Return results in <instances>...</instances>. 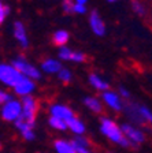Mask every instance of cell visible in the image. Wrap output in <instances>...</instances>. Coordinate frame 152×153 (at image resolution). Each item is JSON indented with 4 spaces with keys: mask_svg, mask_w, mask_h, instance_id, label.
Wrapping results in <instances>:
<instances>
[{
    "mask_svg": "<svg viewBox=\"0 0 152 153\" xmlns=\"http://www.w3.org/2000/svg\"><path fill=\"white\" fill-rule=\"evenodd\" d=\"M73 6H74V4L71 3L70 0H64V3H63L64 11H67V13H71V11H73Z\"/></svg>",
    "mask_w": 152,
    "mask_h": 153,
    "instance_id": "obj_29",
    "label": "cell"
},
{
    "mask_svg": "<svg viewBox=\"0 0 152 153\" xmlns=\"http://www.w3.org/2000/svg\"><path fill=\"white\" fill-rule=\"evenodd\" d=\"M7 13H8V7H3V8H0V23L4 21Z\"/></svg>",
    "mask_w": 152,
    "mask_h": 153,
    "instance_id": "obj_30",
    "label": "cell"
},
{
    "mask_svg": "<svg viewBox=\"0 0 152 153\" xmlns=\"http://www.w3.org/2000/svg\"><path fill=\"white\" fill-rule=\"evenodd\" d=\"M21 105H22V112H21V116L18 119H22L23 122L34 126V116H36V109H37L36 101L32 97L25 96L22 99V104Z\"/></svg>",
    "mask_w": 152,
    "mask_h": 153,
    "instance_id": "obj_2",
    "label": "cell"
},
{
    "mask_svg": "<svg viewBox=\"0 0 152 153\" xmlns=\"http://www.w3.org/2000/svg\"><path fill=\"white\" fill-rule=\"evenodd\" d=\"M22 112V105L16 100H10V101L4 102L3 109H1V116L6 120H16L21 116Z\"/></svg>",
    "mask_w": 152,
    "mask_h": 153,
    "instance_id": "obj_5",
    "label": "cell"
},
{
    "mask_svg": "<svg viewBox=\"0 0 152 153\" xmlns=\"http://www.w3.org/2000/svg\"><path fill=\"white\" fill-rule=\"evenodd\" d=\"M0 8H3V4H1V3H0Z\"/></svg>",
    "mask_w": 152,
    "mask_h": 153,
    "instance_id": "obj_34",
    "label": "cell"
},
{
    "mask_svg": "<svg viewBox=\"0 0 152 153\" xmlns=\"http://www.w3.org/2000/svg\"><path fill=\"white\" fill-rule=\"evenodd\" d=\"M70 56H71V51H70L69 48L63 47L62 49L59 51V57L60 59H64V60H69Z\"/></svg>",
    "mask_w": 152,
    "mask_h": 153,
    "instance_id": "obj_22",
    "label": "cell"
},
{
    "mask_svg": "<svg viewBox=\"0 0 152 153\" xmlns=\"http://www.w3.org/2000/svg\"><path fill=\"white\" fill-rule=\"evenodd\" d=\"M15 126L16 128H19L21 131H26V130H32L34 126H32V124H29L26 123V122H23L22 119H16L15 120Z\"/></svg>",
    "mask_w": 152,
    "mask_h": 153,
    "instance_id": "obj_21",
    "label": "cell"
},
{
    "mask_svg": "<svg viewBox=\"0 0 152 153\" xmlns=\"http://www.w3.org/2000/svg\"><path fill=\"white\" fill-rule=\"evenodd\" d=\"M133 10L136 11L137 14H140V15H143V14L145 13V11H144V7L141 6L140 3H137V1H134V3H133Z\"/></svg>",
    "mask_w": 152,
    "mask_h": 153,
    "instance_id": "obj_26",
    "label": "cell"
},
{
    "mask_svg": "<svg viewBox=\"0 0 152 153\" xmlns=\"http://www.w3.org/2000/svg\"><path fill=\"white\" fill-rule=\"evenodd\" d=\"M49 126L51 127H54V128H56V130H66L67 128V126H66V122L64 120H62V119H58V118H52L49 119Z\"/></svg>",
    "mask_w": 152,
    "mask_h": 153,
    "instance_id": "obj_18",
    "label": "cell"
},
{
    "mask_svg": "<svg viewBox=\"0 0 152 153\" xmlns=\"http://www.w3.org/2000/svg\"><path fill=\"white\" fill-rule=\"evenodd\" d=\"M67 40H69V33L64 30H59L54 34V42L58 45H63L64 42H67Z\"/></svg>",
    "mask_w": 152,
    "mask_h": 153,
    "instance_id": "obj_17",
    "label": "cell"
},
{
    "mask_svg": "<svg viewBox=\"0 0 152 153\" xmlns=\"http://www.w3.org/2000/svg\"><path fill=\"white\" fill-rule=\"evenodd\" d=\"M0 146H1V145H0Z\"/></svg>",
    "mask_w": 152,
    "mask_h": 153,
    "instance_id": "obj_36",
    "label": "cell"
},
{
    "mask_svg": "<svg viewBox=\"0 0 152 153\" xmlns=\"http://www.w3.org/2000/svg\"><path fill=\"white\" fill-rule=\"evenodd\" d=\"M89 22H91V27L92 30L95 32V34L97 36H103L106 33V26H104V22L101 21L100 15H99L96 11H93L91 14V18H89Z\"/></svg>",
    "mask_w": 152,
    "mask_h": 153,
    "instance_id": "obj_8",
    "label": "cell"
},
{
    "mask_svg": "<svg viewBox=\"0 0 152 153\" xmlns=\"http://www.w3.org/2000/svg\"><path fill=\"white\" fill-rule=\"evenodd\" d=\"M121 94L125 96V97H129V92L126 89H124V88H121Z\"/></svg>",
    "mask_w": 152,
    "mask_h": 153,
    "instance_id": "obj_31",
    "label": "cell"
},
{
    "mask_svg": "<svg viewBox=\"0 0 152 153\" xmlns=\"http://www.w3.org/2000/svg\"><path fill=\"white\" fill-rule=\"evenodd\" d=\"M14 68H15L16 71H18L19 74H22L23 76H26V78H34V79H38L40 78V71L37 70V68H34V67L32 66V64H29L28 62L25 60V59H22V57H18V59H15L14 60Z\"/></svg>",
    "mask_w": 152,
    "mask_h": 153,
    "instance_id": "obj_4",
    "label": "cell"
},
{
    "mask_svg": "<svg viewBox=\"0 0 152 153\" xmlns=\"http://www.w3.org/2000/svg\"><path fill=\"white\" fill-rule=\"evenodd\" d=\"M89 82L92 83V86H95L96 89H101V90H104L108 88L107 82H104V81L101 79V78H99L96 74H92V75L89 76Z\"/></svg>",
    "mask_w": 152,
    "mask_h": 153,
    "instance_id": "obj_15",
    "label": "cell"
},
{
    "mask_svg": "<svg viewBox=\"0 0 152 153\" xmlns=\"http://www.w3.org/2000/svg\"><path fill=\"white\" fill-rule=\"evenodd\" d=\"M84 102H85V105L88 107V108H91L93 112H100L101 111V104L99 100L93 99V97H86L85 100H84Z\"/></svg>",
    "mask_w": 152,
    "mask_h": 153,
    "instance_id": "obj_16",
    "label": "cell"
},
{
    "mask_svg": "<svg viewBox=\"0 0 152 153\" xmlns=\"http://www.w3.org/2000/svg\"><path fill=\"white\" fill-rule=\"evenodd\" d=\"M100 130L108 140H111L115 143H121V141L125 138L124 134H122V131H121V128L118 127V124L115 123V122L107 119V118H104L103 120H101Z\"/></svg>",
    "mask_w": 152,
    "mask_h": 153,
    "instance_id": "obj_1",
    "label": "cell"
},
{
    "mask_svg": "<svg viewBox=\"0 0 152 153\" xmlns=\"http://www.w3.org/2000/svg\"><path fill=\"white\" fill-rule=\"evenodd\" d=\"M22 135L26 141H33L34 140V133L33 130H26V131H22Z\"/></svg>",
    "mask_w": 152,
    "mask_h": 153,
    "instance_id": "obj_25",
    "label": "cell"
},
{
    "mask_svg": "<svg viewBox=\"0 0 152 153\" xmlns=\"http://www.w3.org/2000/svg\"><path fill=\"white\" fill-rule=\"evenodd\" d=\"M43 70L47 71V73H59L62 70V67H60V63L54 59H48L43 63Z\"/></svg>",
    "mask_w": 152,
    "mask_h": 153,
    "instance_id": "obj_14",
    "label": "cell"
},
{
    "mask_svg": "<svg viewBox=\"0 0 152 153\" xmlns=\"http://www.w3.org/2000/svg\"><path fill=\"white\" fill-rule=\"evenodd\" d=\"M108 1H115V0H108Z\"/></svg>",
    "mask_w": 152,
    "mask_h": 153,
    "instance_id": "obj_35",
    "label": "cell"
},
{
    "mask_svg": "<svg viewBox=\"0 0 152 153\" xmlns=\"http://www.w3.org/2000/svg\"><path fill=\"white\" fill-rule=\"evenodd\" d=\"M73 11L79 13V14H85L86 13V8H85V6H82V4H74V6H73Z\"/></svg>",
    "mask_w": 152,
    "mask_h": 153,
    "instance_id": "obj_27",
    "label": "cell"
},
{
    "mask_svg": "<svg viewBox=\"0 0 152 153\" xmlns=\"http://www.w3.org/2000/svg\"><path fill=\"white\" fill-rule=\"evenodd\" d=\"M119 128H121V131H122V134L126 135L125 138H126L129 142L133 143V145L141 143V142H144V140H145V135H144L143 131L136 128V127H133V126H130V124H124V126Z\"/></svg>",
    "mask_w": 152,
    "mask_h": 153,
    "instance_id": "obj_6",
    "label": "cell"
},
{
    "mask_svg": "<svg viewBox=\"0 0 152 153\" xmlns=\"http://www.w3.org/2000/svg\"><path fill=\"white\" fill-rule=\"evenodd\" d=\"M11 100V96L4 93L3 90H0V104H3V102H7Z\"/></svg>",
    "mask_w": 152,
    "mask_h": 153,
    "instance_id": "obj_28",
    "label": "cell"
},
{
    "mask_svg": "<svg viewBox=\"0 0 152 153\" xmlns=\"http://www.w3.org/2000/svg\"><path fill=\"white\" fill-rule=\"evenodd\" d=\"M86 1H88V0H77V4H82V6H85Z\"/></svg>",
    "mask_w": 152,
    "mask_h": 153,
    "instance_id": "obj_33",
    "label": "cell"
},
{
    "mask_svg": "<svg viewBox=\"0 0 152 153\" xmlns=\"http://www.w3.org/2000/svg\"><path fill=\"white\" fill-rule=\"evenodd\" d=\"M51 114H52L54 118L62 119V120H64V122L74 116L73 111H71L69 107H66V105H54V107L51 108Z\"/></svg>",
    "mask_w": 152,
    "mask_h": 153,
    "instance_id": "obj_7",
    "label": "cell"
},
{
    "mask_svg": "<svg viewBox=\"0 0 152 153\" xmlns=\"http://www.w3.org/2000/svg\"><path fill=\"white\" fill-rule=\"evenodd\" d=\"M22 74L14 68L13 66H6V64H0V81L8 86H15L19 81L22 79Z\"/></svg>",
    "mask_w": 152,
    "mask_h": 153,
    "instance_id": "obj_3",
    "label": "cell"
},
{
    "mask_svg": "<svg viewBox=\"0 0 152 153\" xmlns=\"http://www.w3.org/2000/svg\"><path fill=\"white\" fill-rule=\"evenodd\" d=\"M139 115L141 119H145L147 122H151L152 120V114L147 107H139Z\"/></svg>",
    "mask_w": 152,
    "mask_h": 153,
    "instance_id": "obj_20",
    "label": "cell"
},
{
    "mask_svg": "<svg viewBox=\"0 0 152 153\" xmlns=\"http://www.w3.org/2000/svg\"><path fill=\"white\" fill-rule=\"evenodd\" d=\"M103 99H104V101L107 102L108 105H110L111 108L117 109V111L122 109V104H121V101H119V97H118L115 93H112V92H106L104 94H103Z\"/></svg>",
    "mask_w": 152,
    "mask_h": 153,
    "instance_id": "obj_10",
    "label": "cell"
},
{
    "mask_svg": "<svg viewBox=\"0 0 152 153\" xmlns=\"http://www.w3.org/2000/svg\"><path fill=\"white\" fill-rule=\"evenodd\" d=\"M14 88H15V92L18 93V94L28 96L30 92H33V89H34V83H33L32 79H29V78H26V76H22V79L19 81Z\"/></svg>",
    "mask_w": 152,
    "mask_h": 153,
    "instance_id": "obj_9",
    "label": "cell"
},
{
    "mask_svg": "<svg viewBox=\"0 0 152 153\" xmlns=\"http://www.w3.org/2000/svg\"><path fill=\"white\" fill-rule=\"evenodd\" d=\"M76 153H91L88 149H76Z\"/></svg>",
    "mask_w": 152,
    "mask_h": 153,
    "instance_id": "obj_32",
    "label": "cell"
},
{
    "mask_svg": "<svg viewBox=\"0 0 152 153\" xmlns=\"http://www.w3.org/2000/svg\"><path fill=\"white\" fill-rule=\"evenodd\" d=\"M70 60H73V62H84V60H85V56H84V53H81V52H71Z\"/></svg>",
    "mask_w": 152,
    "mask_h": 153,
    "instance_id": "obj_24",
    "label": "cell"
},
{
    "mask_svg": "<svg viewBox=\"0 0 152 153\" xmlns=\"http://www.w3.org/2000/svg\"><path fill=\"white\" fill-rule=\"evenodd\" d=\"M58 75H59V78L62 81H64V82H69V81L71 79V74H70L69 70H60L59 73H58Z\"/></svg>",
    "mask_w": 152,
    "mask_h": 153,
    "instance_id": "obj_23",
    "label": "cell"
},
{
    "mask_svg": "<svg viewBox=\"0 0 152 153\" xmlns=\"http://www.w3.org/2000/svg\"><path fill=\"white\" fill-rule=\"evenodd\" d=\"M14 33H15V37L22 47H28V37H26V32H25V26L21 22H16L14 25Z\"/></svg>",
    "mask_w": 152,
    "mask_h": 153,
    "instance_id": "obj_12",
    "label": "cell"
},
{
    "mask_svg": "<svg viewBox=\"0 0 152 153\" xmlns=\"http://www.w3.org/2000/svg\"><path fill=\"white\" fill-rule=\"evenodd\" d=\"M66 126L70 128V130L73 131V133L78 134V135H81V134L85 131V126H84V123L79 119L77 118H70L69 120H66Z\"/></svg>",
    "mask_w": 152,
    "mask_h": 153,
    "instance_id": "obj_11",
    "label": "cell"
},
{
    "mask_svg": "<svg viewBox=\"0 0 152 153\" xmlns=\"http://www.w3.org/2000/svg\"><path fill=\"white\" fill-rule=\"evenodd\" d=\"M74 149H88V142H86L85 138L82 137H77L76 140L71 142Z\"/></svg>",
    "mask_w": 152,
    "mask_h": 153,
    "instance_id": "obj_19",
    "label": "cell"
},
{
    "mask_svg": "<svg viewBox=\"0 0 152 153\" xmlns=\"http://www.w3.org/2000/svg\"><path fill=\"white\" fill-rule=\"evenodd\" d=\"M55 149L58 153H76V149L73 148L71 142H67L63 140L55 141Z\"/></svg>",
    "mask_w": 152,
    "mask_h": 153,
    "instance_id": "obj_13",
    "label": "cell"
}]
</instances>
